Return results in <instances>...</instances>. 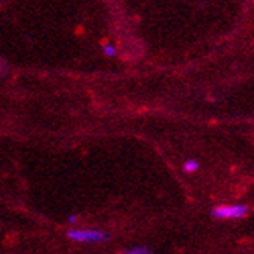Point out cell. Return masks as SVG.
Returning <instances> with one entry per match:
<instances>
[{
    "label": "cell",
    "mask_w": 254,
    "mask_h": 254,
    "mask_svg": "<svg viewBox=\"0 0 254 254\" xmlns=\"http://www.w3.org/2000/svg\"><path fill=\"white\" fill-rule=\"evenodd\" d=\"M67 237L73 242H80V244H102V242L109 240V236L105 231L98 229H78L72 228L67 231Z\"/></svg>",
    "instance_id": "1"
},
{
    "label": "cell",
    "mask_w": 254,
    "mask_h": 254,
    "mask_svg": "<svg viewBox=\"0 0 254 254\" xmlns=\"http://www.w3.org/2000/svg\"><path fill=\"white\" fill-rule=\"evenodd\" d=\"M248 212L247 206L242 204H234V206H217L212 209V217L220 218V220H236L245 217Z\"/></svg>",
    "instance_id": "2"
},
{
    "label": "cell",
    "mask_w": 254,
    "mask_h": 254,
    "mask_svg": "<svg viewBox=\"0 0 254 254\" xmlns=\"http://www.w3.org/2000/svg\"><path fill=\"white\" fill-rule=\"evenodd\" d=\"M125 253H128V254H148L153 251L148 247H132V248L125 250Z\"/></svg>",
    "instance_id": "3"
},
{
    "label": "cell",
    "mask_w": 254,
    "mask_h": 254,
    "mask_svg": "<svg viewBox=\"0 0 254 254\" xmlns=\"http://www.w3.org/2000/svg\"><path fill=\"white\" fill-rule=\"evenodd\" d=\"M198 169H200V164H198L196 161H193V159L186 161V164H184V172H187V173H193Z\"/></svg>",
    "instance_id": "4"
},
{
    "label": "cell",
    "mask_w": 254,
    "mask_h": 254,
    "mask_svg": "<svg viewBox=\"0 0 254 254\" xmlns=\"http://www.w3.org/2000/svg\"><path fill=\"white\" fill-rule=\"evenodd\" d=\"M103 52H105V55H106L108 58H113V57H116L117 49L113 46V44H106V46L103 47Z\"/></svg>",
    "instance_id": "5"
},
{
    "label": "cell",
    "mask_w": 254,
    "mask_h": 254,
    "mask_svg": "<svg viewBox=\"0 0 254 254\" xmlns=\"http://www.w3.org/2000/svg\"><path fill=\"white\" fill-rule=\"evenodd\" d=\"M67 223L69 225H76V223H78V217H76V215H70L67 218Z\"/></svg>",
    "instance_id": "6"
},
{
    "label": "cell",
    "mask_w": 254,
    "mask_h": 254,
    "mask_svg": "<svg viewBox=\"0 0 254 254\" xmlns=\"http://www.w3.org/2000/svg\"><path fill=\"white\" fill-rule=\"evenodd\" d=\"M2 70H3V64L0 63V76H2Z\"/></svg>",
    "instance_id": "7"
}]
</instances>
